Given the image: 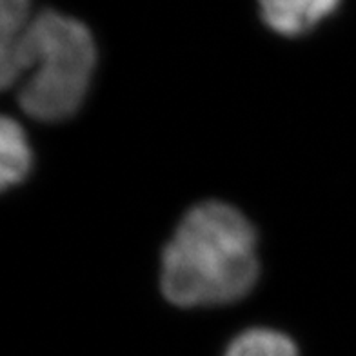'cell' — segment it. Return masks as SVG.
<instances>
[{"mask_svg": "<svg viewBox=\"0 0 356 356\" xmlns=\"http://www.w3.org/2000/svg\"><path fill=\"white\" fill-rule=\"evenodd\" d=\"M340 0H258L262 20L284 37H298L334 13Z\"/></svg>", "mask_w": 356, "mask_h": 356, "instance_id": "3957f363", "label": "cell"}, {"mask_svg": "<svg viewBox=\"0 0 356 356\" xmlns=\"http://www.w3.org/2000/svg\"><path fill=\"white\" fill-rule=\"evenodd\" d=\"M258 278L257 233L224 202L191 207L162 253L160 286L178 307L240 300Z\"/></svg>", "mask_w": 356, "mask_h": 356, "instance_id": "6da1fadb", "label": "cell"}, {"mask_svg": "<svg viewBox=\"0 0 356 356\" xmlns=\"http://www.w3.org/2000/svg\"><path fill=\"white\" fill-rule=\"evenodd\" d=\"M33 0H0V51L10 47L33 19Z\"/></svg>", "mask_w": 356, "mask_h": 356, "instance_id": "8992f818", "label": "cell"}, {"mask_svg": "<svg viewBox=\"0 0 356 356\" xmlns=\"http://www.w3.org/2000/svg\"><path fill=\"white\" fill-rule=\"evenodd\" d=\"M31 147L26 133L13 118L4 117L0 124V184L8 189L28 177L31 169Z\"/></svg>", "mask_w": 356, "mask_h": 356, "instance_id": "277c9868", "label": "cell"}, {"mask_svg": "<svg viewBox=\"0 0 356 356\" xmlns=\"http://www.w3.org/2000/svg\"><path fill=\"white\" fill-rule=\"evenodd\" d=\"M224 356H298V351L286 334L257 327L234 338Z\"/></svg>", "mask_w": 356, "mask_h": 356, "instance_id": "5b68a950", "label": "cell"}, {"mask_svg": "<svg viewBox=\"0 0 356 356\" xmlns=\"http://www.w3.org/2000/svg\"><path fill=\"white\" fill-rule=\"evenodd\" d=\"M95 66L97 46L88 26L44 10L0 51V82L4 89L19 84V104L28 117L60 122L80 109Z\"/></svg>", "mask_w": 356, "mask_h": 356, "instance_id": "7a4b0ae2", "label": "cell"}]
</instances>
